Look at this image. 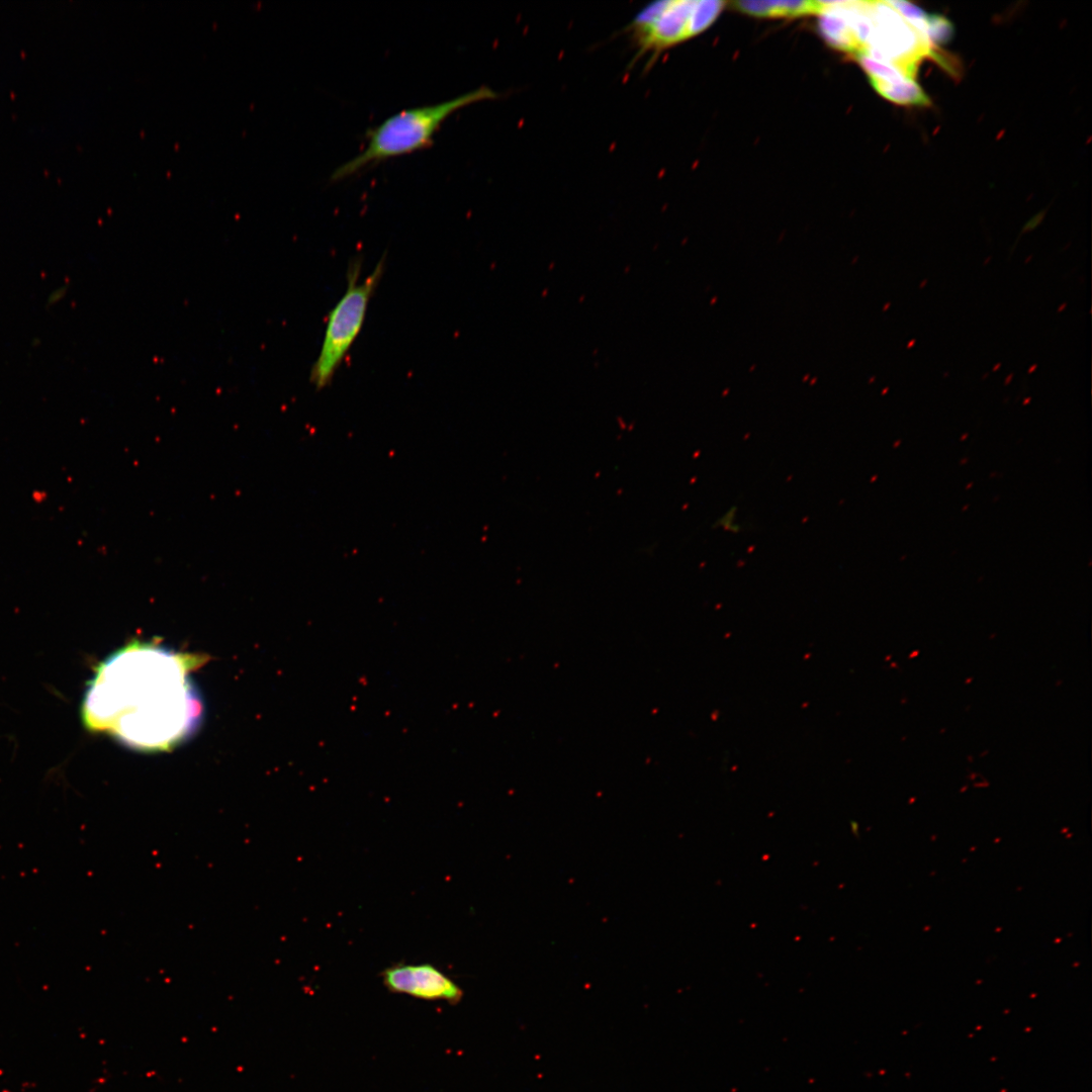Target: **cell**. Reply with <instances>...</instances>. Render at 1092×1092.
<instances>
[{"label":"cell","instance_id":"obj_5","mask_svg":"<svg viewBox=\"0 0 1092 1092\" xmlns=\"http://www.w3.org/2000/svg\"><path fill=\"white\" fill-rule=\"evenodd\" d=\"M381 977L385 987L393 993L452 1004L460 1002L463 997L462 989L430 964L395 965L385 969Z\"/></svg>","mask_w":1092,"mask_h":1092},{"label":"cell","instance_id":"obj_13","mask_svg":"<svg viewBox=\"0 0 1092 1092\" xmlns=\"http://www.w3.org/2000/svg\"><path fill=\"white\" fill-rule=\"evenodd\" d=\"M66 292H67V287L66 286H61V287L55 289L54 291H52L50 293V295L48 296L47 305L48 306H53L56 303H59L62 300V298L65 296Z\"/></svg>","mask_w":1092,"mask_h":1092},{"label":"cell","instance_id":"obj_10","mask_svg":"<svg viewBox=\"0 0 1092 1092\" xmlns=\"http://www.w3.org/2000/svg\"><path fill=\"white\" fill-rule=\"evenodd\" d=\"M722 1H696L692 16V31L696 35L706 29L723 9Z\"/></svg>","mask_w":1092,"mask_h":1092},{"label":"cell","instance_id":"obj_3","mask_svg":"<svg viewBox=\"0 0 1092 1092\" xmlns=\"http://www.w3.org/2000/svg\"><path fill=\"white\" fill-rule=\"evenodd\" d=\"M384 270L381 259L363 282H358L360 265L356 262L348 273V287L331 310L320 354L310 370V382L320 390L327 387L355 339L359 335L368 303Z\"/></svg>","mask_w":1092,"mask_h":1092},{"label":"cell","instance_id":"obj_9","mask_svg":"<svg viewBox=\"0 0 1092 1092\" xmlns=\"http://www.w3.org/2000/svg\"><path fill=\"white\" fill-rule=\"evenodd\" d=\"M856 57L859 65L863 68L870 80L895 83L909 78L900 68L892 63L875 59L864 53L856 55Z\"/></svg>","mask_w":1092,"mask_h":1092},{"label":"cell","instance_id":"obj_6","mask_svg":"<svg viewBox=\"0 0 1092 1092\" xmlns=\"http://www.w3.org/2000/svg\"><path fill=\"white\" fill-rule=\"evenodd\" d=\"M819 14V29L827 42L836 49L855 55L861 53L852 30L833 6L832 1H822V10Z\"/></svg>","mask_w":1092,"mask_h":1092},{"label":"cell","instance_id":"obj_1","mask_svg":"<svg viewBox=\"0 0 1092 1092\" xmlns=\"http://www.w3.org/2000/svg\"><path fill=\"white\" fill-rule=\"evenodd\" d=\"M203 656L134 640L96 667L81 707L84 727L127 747L168 751L199 727L203 706L190 672Z\"/></svg>","mask_w":1092,"mask_h":1092},{"label":"cell","instance_id":"obj_4","mask_svg":"<svg viewBox=\"0 0 1092 1092\" xmlns=\"http://www.w3.org/2000/svg\"><path fill=\"white\" fill-rule=\"evenodd\" d=\"M695 5L693 0H666L651 3L638 12L626 27L636 50L635 59L650 55L652 62L662 51L694 36Z\"/></svg>","mask_w":1092,"mask_h":1092},{"label":"cell","instance_id":"obj_2","mask_svg":"<svg viewBox=\"0 0 1092 1092\" xmlns=\"http://www.w3.org/2000/svg\"><path fill=\"white\" fill-rule=\"evenodd\" d=\"M498 96L491 88L481 86L447 101L403 109L389 116L367 131L366 148L337 168L331 181L343 180L373 164L431 147L436 132L455 111Z\"/></svg>","mask_w":1092,"mask_h":1092},{"label":"cell","instance_id":"obj_11","mask_svg":"<svg viewBox=\"0 0 1092 1092\" xmlns=\"http://www.w3.org/2000/svg\"><path fill=\"white\" fill-rule=\"evenodd\" d=\"M954 33L952 23L939 14H928L926 17V35L929 42L935 48L951 40Z\"/></svg>","mask_w":1092,"mask_h":1092},{"label":"cell","instance_id":"obj_7","mask_svg":"<svg viewBox=\"0 0 1092 1092\" xmlns=\"http://www.w3.org/2000/svg\"><path fill=\"white\" fill-rule=\"evenodd\" d=\"M737 9L754 16L780 17L819 14L822 1H740Z\"/></svg>","mask_w":1092,"mask_h":1092},{"label":"cell","instance_id":"obj_8","mask_svg":"<svg viewBox=\"0 0 1092 1092\" xmlns=\"http://www.w3.org/2000/svg\"><path fill=\"white\" fill-rule=\"evenodd\" d=\"M873 88L884 98L900 104L929 106L931 101L921 86L911 78L895 83L870 80Z\"/></svg>","mask_w":1092,"mask_h":1092},{"label":"cell","instance_id":"obj_12","mask_svg":"<svg viewBox=\"0 0 1092 1092\" xmlns=\"http://www.w3.org/2000/svg\"><path fill=\"white\" fill-rule=\"evenodd\" d=\"M714 529H719L731 534H739L743 531V526L738 520V508L737 506L729 507L724 513H722L712 524Z\"/></svg>","mask_w":1092,"mask_h":1092}]
</instances>
